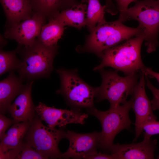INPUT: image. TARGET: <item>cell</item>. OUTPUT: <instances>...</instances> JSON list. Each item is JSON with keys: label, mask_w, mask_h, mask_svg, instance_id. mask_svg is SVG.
I'll use <instances>...</instances> for the list:
<instances>
[{"label": "cell", "mask_w": 159, "mask_h": 159, "mask_svg": "<svg viewBox=\"0 0 159 159\" xmlns=\"http://www.w3.org/2000/svg\"><path fill=\"white\" fill-rule=\"evenodd\" d=\"M102 78L101 85L97 87L96 97L97 102L107 100L110 108H113L127 102L128 97L131 95L138 82V73L122 77L118 71L99 70Z\"/></svg>", "instance_id": "8992f818"}, {"label": "cell", "mask_w": 159, "mask_h": 159, "mask_svg": "<svg viewBox=\"0 0 159 159\" xmlns=\"http://www.w3.org/2000/svg\"><path fill=\"white\" fill-rule=\"evenodd\" d=\"M46 16L36 12L30 17L10 26L4 33L5 38L26 47L32 44L40 34Z\"/></svg>", "instance_id": "30bf717a"}, {"label": "cell", "mask_w": 159, "mask_h": 159, "mask_svg": "<svg viewBox=\"0 0 159 159\" xmlns=\"http://www.w3.org/2000/svg\"><path fill=\"white\" fill-rule=\"evenodd\" d=\"M138 0H132V2H136Z\"/></svg>", "instance_id": "1f68e13d"}, {"label": "cell", "mask_w": 159, "mask_h": 159, "mask_svg": "<svg viewBox=\"0 0 159 159\" xmlns=\"http://www.w3.org/2000/svg\"><path fill=\"white\" fill-rule=\"evenodd\" d=\"M33 82H28L25 85L23 90L9 109L8 112L15 123L30 122L34 117L36 107L33 102L31 97Z\"/></svg>", "instance_id": "5bb4252c"}, {"label": "cell", "mask_w": 159, "mask_h": 159, "mask_svg": "<svg viewBox=\"0 0 159 159\" xmlns=\"http://www.w3.org/2000/svg\"><path fill=\"white\" fill-rule=\"evenodd\" d=\"M118 19L123 23L127 20L137 21L144 37L147 52L156 51L159 44V0L137 1Z\"/></svg>", "instance_id": "277c9868"}, {"label": "cell", "mask_w": 159, "mask_h": 159, "mask_svg": "<svg viewBox=\"0 0 159 159\" xmlns=\"http://www.w3.org/2000/svg\"><path fill=\"white\" fill-rule=\"evenodd\" d=\"M10 26L31 16L32 5L29 0H0Z\"/></svg>", "instance_id": "2e32d148"}, {"label": "cell", "mask_w": 159, "mask_h": 159, "mask_svg": "<svg viewBox=\"0 0 159 159\" xmlns=\"http://www.w3.org/2000/svg\"><path fill=\"white\" fill-rule=\"evenodd\" d=\"M89 31L85 45L77 51L92 53L100 58L106 50L142 34L138 26H127L119 19L99 24Z\"/></svg>", "instance_id": "7a4b0ae2"}, {"label": "cell", "mask_w": 159, "mask_h": 159, "mask_svg": "<svg viewBox=\"0 0 159 159\" xmlns=\"http://www.w3.org/2000/svg\"><path fill=\"white\" fill-rule=\"evenodd\" d=\"M30 122L14 123L1 139L0 153L15 148L23 141L29 130Z\"/></svg>", "instance_id": "ac0fdd59"}, {"label": "cell", "mask_w": 159, "mask_h": 159, "mask_svg": "<svg viewBox=\"0 0 159 159\" xmlns=\"http://www.w3.org/2000/svg\"><path fill=\"white\" fill-rule=\"evenodd\" d=\"M146 85L151 91L153 98L151 101L153 110H159V89L155 87L148 79V77L145 75Z\"/></svg>", "instance_id": "cb8c5ba5"}, {"label": "cell", "mask_w": 159, "mask_h": 159, "mask_svg": "<svg viewBox=\"0 0 159 159\" xmlns=\"http://www.w3.org/2000/svg\"><path fill=\"white\" fill-rule=\"evenodd\" d=\"M144 72L145 75L148 77L155 79L158 82L159 84V73L153 71L151 68L146 67Z\"/></svg>", "instance_id": "f546056e"}, {"label": "cell", "mask_w": 159, "mask_h": 159, "mask_svg": "<svg viewBox=\"0 0 159 159\" xmlns=\"http://www.w3.org/2000/svg\"><path fill=\"white\" fill-rule=\"evenodd\" d=\"M62 6H65L66 8L70 7L76 3V0H62Z\"/></svg>", "instance_id": "4dcf8cb0"}, {"label": "cell", "mask_w": 159, "mask_h": 159, "mask_svg": "<svg viewBox=\"0 0 159 159\" xmlns=\"http://www.w3.org/2000/svg\"><path fill=\"white\" fill-rule=\"evenodd\" d=\"M145 75L143 71L140 73V79L131 95L132 109L135 117V136L133 141L143 131L144 125L156 120L157 117L153 112L151 101L148 97L145 90Z\"/></svg>", "instance_id": "9c48e42d"}, {"label": "cell", "mask_w": 159, "mask_h": 159, "mask_svg": "<svg viewBox=\"0 0 159 159\" xmlns=\"http://www.w3.org/2000/svg\"><path fill=\"white\" fill-rule=\"evenodd\" d=\"M15 51H5L1 48L0 52V76L7 72L14 71L18 69L21 61L16 56Z\"/></svg>", "instance_id": "7402d4cb"}, {"label": "cell", "mask_w": 159, "mask_h": 159, "mask_svg": "<svg viewBox=\"0 0 159 159\" xmlns=\"http://www.w3.org/2000/svg\"><path fill=\"white\" fill-rule=\"evenodd\" d=\"M157 159H159V155H158V156L157 157Z\"/></svg>", "instance_id": "d6a6232c"}, {"label": "cell", "mask_w": 159, "mask_h": 159, "mask_svg": "<svg viewBox=\"0 0 159 159\" xmlns=\"http://www.w3.org/2000/svg\"><path fill=\"white\" fill-rule=\"evenodd\" d=\"M101 132L97 131L81 134L68 130L64 138L69 141L67 150L62 153V158L86 159L97 152L100 140Z\"/></svg>", "instance_id": "8fae6325"}, {"label": "cell", "mask_w": 159, "mask_h": 159, "mask_svg": "<svg viewBox=\"0 0 159 159\" xmlns=\"http://www.w3.org/2000/svg\"><path fill=\"white\" fill-rule=\"evenodd\" d=\"M36 112L42 120L52 128L56 126L64 127L70 123L83 124L88 117L87 114L81 112L80 110L58 109L41 102L36 107Z\"/></svg>", "instance_id": "7c38bea8"}, {"label": "cell", "mask_w": 159, "mask_h": 159, "mask_svg": "<svg viewBox=\"0 0 159 159\" xmlns=\"http://www.w3.org/2000/svg\"><path fill=\"white\" fill-rule=\"evenodd\" d=\"M64 26L55 17H50L48 23L42 26L37 39L46 46L57 45L58 41L63 34Z\"/></svg>", "instance_id": "d6986e66"}, {"label": "cell", "mask_w": 159, "mask_h": 159, "mask_svg": "<svg viewBox=\"0 0 159 159\" xmlns=\"http://www.w3.org/2000/svg\"><path fill=\"white\" fill-rule=\"evenodd\" d=\"M87 5L84 3H75L58 12L54 16L65 26H71L80 30L86 26Z\"/></svg>", "instance_id": "e0dca14e"}, {"label": "cell", "mask_w": 159, "mask_h": 159, "mask_svg": "<svg viewBox=\"0 0 159 159\" xmlns=\"http://www.w3.org/2000/svg\"><path fill=\"white\" fill-rule=\"evenodd\" d=\"M117 7L120 12L119 16L122 15L128 8L129 5L132 2V0H115Z\"/></svg>", "instance_id": "4316f807"}, {"label": "cell", "mask_w": 159, "mask_h": 159, "mask_svg": "<svg viewBox=\"0 0 159 159\" xmlns=\"http://www.w3.org/2000/svg\"><path fill=\"white\" fill-rule=\"evenodd\" d=\"M157 143L156 139L144 137L137 143L113 144L109 153L114 159H153Z\"/></svg>", "instance_id": "4fadbf2b"}, {"label": "cell", "mask_w": 159, "mask_h": 159, "mask_svg": "<svg viewBox=\"0 0 159 159\" xmlns=\"http://www.w3.org/2000/svg\"><path fill=\"white\" fill-rule=\"evenodd\" d=\"M22 81L14 71L9 72L8 76L0 81V114L4 115L8 112L12 101L23 90L25 85Z\"/></svg>", "instance_id": "9a60e30c"}, {"label": "cell", "mask_w": 159, "mask_h": 159, "mask_svg": "<svg viewBox=\"0 0 159 159\" xmlns=\"http://www.w3.org/2000/svg\"><path fill=\"white\" fill-rule=\"evenodd\" d=\"M86 159H114L111 154L107 153H102L97 152L87 156Z\"/></svg>", "instance_id": "f1b7e54d"}, {"label": "cell", "mask_w": 159, "mask_h": 159, "mask_svg": "<svg viewBox=\"0 0 159 159\" xmlns=\"http://www.w3.org/2000/svg\"><path fill=\"white\" fill-rule=\"evenodd\" d=\"M15 123L13 120L9 118L3 114L0 115V139L6 134L5 131L11 125Z\"/></svg>", "instance_id": "484cf974"}, {"label": "cell", "mask_w": 159, "mask_h": 159, "mask_svg": "<svg viewBox=\"0 0 159 159\" xmlns=\"http://www.w3.org/2000/svg\"><path fill=\"white\" fill-rule=\"evenodd\" d=\"M87 4L86 26L90 31L100 23L106 21L105 17L106 6H102L99 0H81Z\"/></svg>", "instance_id": "ffe728a7"}, {"label": "cell", "mask_w": 159, "mask_h": 159, "mask_svg": "<svg viewBox=\"0 0 159 159\" xmlns=\"http://www.w3.org/2000/svg\"><path fill=\"white\" fill-rule=\"evenodd\" d=\"M56 72L61 81L60 88L56 91L57 94L62 95L68 103L77 108L94 107L97 87H93L83 81L77 69L59 68Z\"/></svg>", "instance_id": "52a82bcc"}, {"label": "cell", "mask_w": 159, "mask_h": 159, "mask_svg": "<svg viewBox=\"0 0 159 159\" xmlns=\"http://www.w3.org/2000/svg\"><path fill=\"white\" fill-rule=\"evenodd\" d=\"M144 137L151 138L152 136L159 134V121L156 120L150 122L144 125Z\"/></svg>", "instance_id": "d4e9b609"}, {"label": "cell", "mask_w": 159, "mask_h": 159, "mask_svg": "<svg viewBox=\"0 0 159 159\" xmlns=\"http://www.w3.org/2000/svg\"><path fill=\"white\" fill-rule=\"evenodd\" d=\"M132 102L131 98L122 105L110 108L107 111H100L94 107L87 109V112L97 118L101 124L102 130L99 148L105 153H110L114 138L119 132L130 128L132 122L129 112L132 109Z\"/></svg>", "instance_id": "5b68a950"}, {"label": "cell", "mask_w": 159, "mask_h": 159, "mask_svg": "<svg viewBox=\"0 0 159 159\" xmlns=\"http://www.w3.org/2000/svg\"><path fill=\"white\" fill-rule=\"evenodd\" d=\"M58 46H46L36 39L31 45L24 47L22 60L18 69L19 78L28 82L42 77H49L53 69V63Z\"/></svg>", "instance_id": "3957f363"}, {"label": "cell", "mask_w": 159, "mask_h": 159, "mask_svg": "<svg viewBox=\"0 0 159 159\" xmlns=\"http://www.w3.org/2000/svg\"><path fill=\"white\" fill-rule=\"evenodd\" d=\"M38 117L30 122L29 130L24 137L25 142L47 159L62 158L58 144L64 138L65 132L44 125Z\"/></svg>", "instance_id": "ba28073f"}, {"label": "cell", "mask_w": 159, "mask_h": 159, "mask_svg": "<svg viewBox=\"0 0 159 159\" xmlns=\"http://www.w3.org/2000/svg\"><path fill=\"white\" fill-rule=\"evenodd\" d=\"M144 41L142 34L132 37L104 51L101 63L93 69L98 71L109 67L122 72L125 76L140 73L146 67L141 57V49Z\"/></svg>", "instance_id": "6da1fadb"}, {"label": "cell", "mask_w": 159, "mask_h": 159, "mask_svg": "<svg viewBox=\"0 0 159 159\" xmlns=\"http://www.w3.org/2000/svg\"><path fill=\"white\" fill-rule=\"evenodd\" d=\"M32 5L36 12L49 18L59 12V9L62 6V0H32Z\"/></svg>", "instance_id": "603a6c76"}, {"label": "cell", "mask_w": 159, "mask_h": 159, "mask_svg": "<svg viewBox=\"0 0 159 159\" xmlns=\"http://www.w3.org/2000/svg\"><path fill=\"white\" fill-rule=\"evenodd\" d=\"M105 11L112 15H116L119 11L117 8L114 5L112 0H105Z\"/></svg>", "instance_id": "83f0119b"}, {"label": "cell", "mask_w": 159, "mask_h": 159, "mask_svg": "<svg viewBox=\"0 0 159 159\" xmlns=\"http://www.w3.org/2000/svg\"><path fill=\"white\" fill-rule=\"evenodd\" d=\"M0 159H47L25 141L13 149L0 153Z\"/></svg>", "instance_id": "44dd1931"}]
</instances>
